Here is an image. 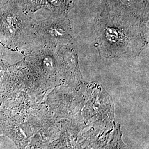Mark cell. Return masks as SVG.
Segmentation results:
<instances>
[{
	"mask_svg": "<svg viewBox=\"0 0 149 149\" xmlns=\"http://www.w3.org/2000/svg\"><path fill=\"white\" fill-rule=\"evenodd\" d=\"M138 24H98V43L101 46L102 52L107 56L132 55L141 50L144 45L142 31L134 29Z\"/></svg>",
	"mask_w": 149,
	"mask_h": 149,
	"instance_id": "1",
	"label": "cell"
},
{
	"mask_svg": "<svg viewBox=\"0 0 149 149\" xmlns=\"http://www.w3.org/2000/svg\"><path fill=\"white\" fill-rule=\"evenodd\" d=\"M34 24L22 15L13 2H0V42L9 47H19L33 36Z\"/></svg>",
	"mask_w": 149,
	"mask_h": 149,
	"instance_id": "2",
	"label": "cell"
},
{
	"mask_svg": "<svg viewBox=\"0 0 149 149\" xmlns=\"http://www.w3.org/2000/svg\"><path fill=\"white\" fill-rule=\"evenodd\" d=\"M34 37L49 47L68 44L72 40V29L64 18H52L34 24Z\"/></svg>",
	"mask_w": 149,
	"mask_h": 149,
	"instance_id": "3",
	"label": "cell"
},
{
	"mask_svg": "<svg viewBox=\"0 0 149 149\" xmlns=\"http://www.w3.org/2000/svg\"><path fill=\"white\" fill-rule=\"evenodd\" d=\"M2 135H5L11 139L18 149L24 148L25 138L15 123L13 119L0 109V143Z\"/></svg>",
	"mask_w": 149,
	"mask_h": 149,
	"instance_id": "4",
	"label": "cell"
},
{
	"mask_svg": "<svg viewBox=\"0 0 149 149\" xmlns=\"http://www.w3.org/2000/svg\"><path fill=\"white\" fill-rule=\"evenodd\" d=\"M24 11H36L44 6V0H21Z\"/></svg>",
	"mask_w": 149,
	"mask_h": 149,
	"instance_id": "5",
	"label": "cell"
},
{
	"mask_svg": "<svg viewBox=\"0 0 149 149\" xmlns=\"http://www.w3.org/2000/svg\"><path fill=\"white\" fill-rule=\"evenodd\" d=\"M68 0H44V6L57 12L63 11L68 5Z\"/></svg>",
	"mask_w": 149,
	"mask_h": 149,
	"instance_id": "6",
	"label": "cell"
}]
</instances>
